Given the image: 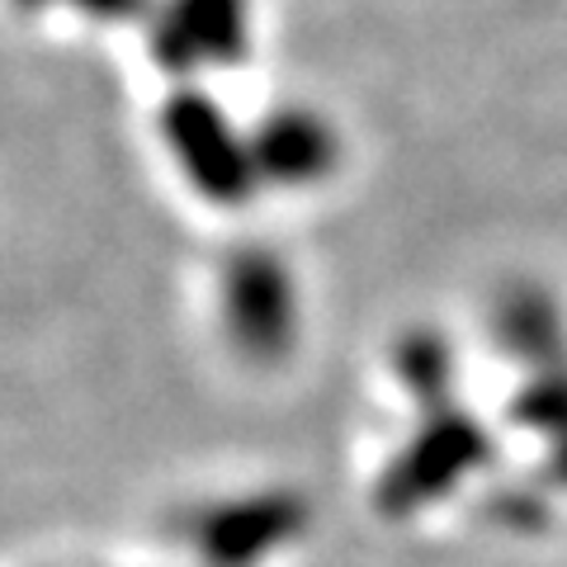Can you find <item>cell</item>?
Listing matches in <instances>:
<instances>
[{"label":"cell","mask_w":567,"mask_h":567,"mask_svg":"<svg viewBox=\"0 0 567 567\" xmlns=\"http://www.w3.org/2000/svg\"><path fill=\"white\" fill-rule=\"evenodd\" d=\"M483 454H487V440L473 421H464L458 412L454 416L435 412L431 431L406 450V458L393 468V477H388V492L402 496V502H421V496H431L440 483L464 477Z\"/></svg>","instance_id":"obj_1"},{"label":"cell","mask_w":567,"mask_h":567,"mask_svg":"<svg viewBox=\"0 0 567 567\" xmlns=\"http://www.w3.org/2000/svg\"><path fill=\"white\" fill-rule=\"evenodd\" d=\"M496 327H502V341L520 354L529 364H558L563 360V322H558V308L548 303L539 289H516L502 298L496 308Z\"/></svg>","instance_id":"obj_2"},{"label":"cell","mask_w":567,"mask_h":567,"mask_svg":"<svg viewBox=\"0 0 567 567\" xmlns=\"http://www.w3.org/2000/svg\"><path fill=\"white\" fill-rule=\"evenodd\" d=\"M398 374L425 406H435L440 398H445V388H450V350H445V341L431 336V331L406 336L402 350H398Z\"/></svg>","instance_id":"obj_3"},{"label":"cell","mask_w":567,"mask_h":567,"mask_svg":"<svg viewBox=\"0 0 567 567\" xmlns=\"http://www.w3.org/2000/svg\"><path fill=\"white\" fill-rule=\"evenodd\" d=\"M511 416H516L520 425H539V431H567V379L563 374L535 379L516 398Z\"/></svg>","instance_id":"obj_4"}]
</instances>
